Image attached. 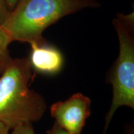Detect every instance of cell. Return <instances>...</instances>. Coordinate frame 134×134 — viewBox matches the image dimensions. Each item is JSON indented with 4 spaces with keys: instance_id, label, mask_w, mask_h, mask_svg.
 Listing matches in <instances>:
<instances>
[{
    "instance_id": "cell-3",
    "label": "cell",
    "mask_w": 134,
    "mask_h": 134,
    "mask_svg": "<svg viewBox=\"0 0 134 134\" xmlns=\"http://www.w3.org/2000/svg\"><path fill=\"white\" fill-rule=\"evenodd\" d=\"M113 24L119 42V54L109 75L113 87V99L105 117L103 134L106 133L109 125L116 110L121 106L134 109V40L132 29L119 18Z\"/></svg>"
},
{
    "instance_id": "cell-8",
    "label": "cell",
    "mask_w": 134,
    "mask_h": 134,
    "mask_svg": "<svg viewBox=\"0 0 134 134\" xmlns=\"http://www.w3.org/2000/svg\"><path fill=\"white\" fill-rule=\"evenodd\" d=\"M9 13V11L8 10L3 0H0V26L3 24Z\"/></svg>"
},
{
    "instance_id": "cell-9",
    "label": "cell",
    "mask_w": 134,
    "mask_h": 134,
    "mask_svg": "<svg viewBox=\"0 0 134 134\" xmlns=\"http://www.w3.org/2000/svg\"><path fill=\"white\" fill-rule=\"evenodd\" d=\"M47 134H71L62 128L59 125L55 122L52 127L47 131Z\"/></svg>"
},
{
    "instance_id": "cell-6",
    "label": "cell",
    "mask_w": 134,
    "mask_h": 134,
    "mask_svg": "<svg viewBox=\"0 0 134 134\" xmlns=\"http://www.w3.org/2000/svg\"><path fill=\"white\" fill-rule=\"evenodd\" d=\"M12 42L9 35L0 26V73H2L6 67L12 60L9 54V46Z\"/></svg>"
},
{
    "instance_id": "cell-11",
    "label": "cell",
    "mask_w": 134,
    "mask_h": 134,
    "mask_svg": "<svg viewBox=\"0 0 134 134\" xmlns=\"http://www.w3.org/2000/svg\"><path fill=\"white\" fill-rule=\"evenodd\" d=\"M9 128L4 123L0 121V134H9Z\"/></svg>"
},
{
    "instance_id": "cell-2",
    "label": "cell",
    "mask_w": 134,
    "mask_h": 134,
    "mask_svg": "<svg viewBox=\"0 0 134 134\" xmlns=\"http://www.w3.org/2000/svg\"><path fill=\"white\" fill-rule=\"evenodd\" d=\"M96 0H19L1 27L12 42L46 43L42 34L47 27L72 13L96 8Z\"/></svg>"
},
{
    "instance_id": "cell-4",
    "label": "cell",
    "mask_w": 134,
    "mask_h": 134,
    "mask_svg": "<svg viewBox=\"0 0 134 134\" xmlns=\"http://www.w3.org/2000/svg\"><path fill=\"white\" fill-rule=\"evenodd\" d=\"M91 99L82 93H76L65 101L55 103L50 113L62 128L71 134H81L87 119L91 115Z\"/></svg>"
},
{
    "instance_id": "cell-7",
    "label": "cell",
    "mask_w": 134,
    "mask_h": 134,
    "mask_svg": "<svg viewBox=\"0 0 134 134\" xmlns=\"http://www.w3.org/2000/svg\"><path fill=\"white\" fill-rule=\"evenodd\" d=\"M10 134H35L32 123H27L15 127Z\"/></svg>"
},
{
    "instance_id": "cell-10",
    "label": "cell",
    "mask_w": 134,
    "mask_h": 134,
    "mask_svg": "<svg viewBox=\"0 0 134 134\" xmlns=\"http://www.w3.org/2000/svg\"><path fill=\"white\" fill-rule=\"evenodd\" d=\"M19 0H3L9 12L14 9L17 3L19 2Z\"/></svg>"
},
{
    "instance_id": "cell-1",
    "label": "cell",
    "mask_w": 134,
    "mask_h": 134,
    "mask_svg": "<svg viewBox=\"0 0 134 134\" xmlns=\"http://www.w3.org/2000/svg\"><path fill=\"white\" fill-rule=\"evenodd\" d=\"M32 68L28 58L12 59L0 77V121L13 130L41 120L47 109L43 97L29 88Z\"/></svg>"
},
{
    "instance_id": "cell-5",
    "label": "cell",
    "mask_w": 134,
    "mask_h": 134,
    "mask_svg": "<svg viewBox=\"0 0 134 134\" xmlns=\"http://www.w3.org/2000/svg\"><path fill=\"white\" fill-rule=\"evenodd\" d=\"M31 51L29 60L32 70L45 75H53L61 71L64 63L62 53L58 48L47 43H30Z\"/></svg>"
}]
</instances>
